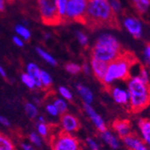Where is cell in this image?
<instances>
[{
  "mask_svg": "<svg viewBox=\"0 0 150 150\" xmlns=\"http://www.w3.org/2000/svg\"><path fill=\"white\" fill-rule=\"evenodd\" d=\"M84 23L93 29L117 26L116 15L112 10L109 0H88Z\"/></svg>",
  "mask_w": 150,
  "mask_h": 150,
  "instance_id": "1",
  "label": "cell"
},
{
  "mask_svg": "<svg viewBox=\"0 0 150 150\" xmlns=\"http://www.w3.org/2000/svg\"><path fill=\"white\" fill-rule=\"evenodd\" d=\"M123 53L119 40L111 33H102L92 48V58L110 63Z\"/></svg>",
  "mask_w": 150,
  "mask_h": 150,
  "instance_id": "2",
  "label": "cell"
},
{
  "mask_svg": "<svg viewBox=\"0 0 150 150\" xmlns=\"http://www.w3.org/2000/svg\"><path fill=\"white\" fill-rule=\"evenodd\" d=\"M127 90L129 93V107L133 112H139L150 103V86L139 76H130Z\"/></svg>",
  "mask_w": 150,
  "mask_h": 150,
  "instance_id": "3",
  "label": "cell"
},
{
  "mask_svg": "<svg viewBox=\"0 0 150 150\" xmlns=\"http://www.w3.org/2000/svg\"><path fill=\"white\" fill-rule=\"evenodd\" d=\"M136 63V59L129 52H123L115 60L108 63V67L103 79L104 86H111L115 81L126 80L130 77L131 67Z\"/></svg>",
  "mask_w": 150,
  "mask_h": 150,
  "instance_id": "4",
  "label": "cell"
},
{
  "mask_svg": "<svg viewBox=\"0 0 150 150\" xmlns=\"http://www.w3.org/2000/svg\"><path fill=\"white\" fill-rule=\"evenodd\" d=\"M40 16L47 25H57L62 22L55 0H38Z\"/></svg>",
  "mask_w": 150,
  "mask_h": 150,
  "instance_id": "5",
  "label": "cell"
},
{
  "mask_svg": "<svg viewBox=\"0 0 150 150\" xmlns=\"http://www.w3.org/2000/svg\"><path fill=\"white\" fill-rule=\"evenodd\" d=\"M88 0H69L67 1L65 21L85 23Z\"/></svg>",
  "mask_w": 150,
  "mask_h": 150,
  "instance_id": "6",
  "label": "cell"
},
{
  "mask_svg": "<svg viewBox=\"0 0 150 150\" xmlns=\"http://www.w3.org/2000/svg\"><path fill=\"white\" fill-rule=\"evenodd\" d=\"M52 150H80L78 139L73 134L59 132L50 139Z\"/></svg>",
  "mask_w": 150,
  "mask_h": 150,
  "instance_id": "7",
  "label": "cell"
},
{
  "mask_svg": "<svg viewBox=\"0 0 150 150\" xmlns=\"http://www.w3.org/2000/svg\"><path fill=\"white\" fill-rule=\"evenodd\" d=\"M59 126L61 129V131L73 134L74 132L77 131L80 128V122L79 120L73 114L66 112L64 114H61Z\"/></svg>",
  "mask_w": 150,
  "mask_h": 150,
  "instance_id": "8",
  "label": "cell"
},
{
  "mask_svg": "<svg viewBox=\"0 0 150 150\" xmlns=\"http://www.w3.org/2000/svg\"><path fill=\"white\" fill-rule=\"evenodd\" d=\"M124 28L134 38L139 39L143 33V24L141 21L135 16H126L122 21Z\"/></svg>",
  "mask_w": 150,
  "mask_h": 150,
  "instance_id": "9",
  "label": "cell"
},
{
  "mask_svg": "<svg viewBox=\"0 0 150 150\" xmlns=\"http://www.w3.org/2000/svg\"><path fill=\"white\" fill-rule=\"evenodd\" d=\"M84 111L86 113V115L89 117L91 121L93 123L95 128H96L100 132H103L107 129V125H106V122L104 121L103 118L94 110L92 104L84 103Z\"/></svg>",
  "mask_w": 150,
  "mask_h": 150,
  "instance_id": "10",
  "label": "cell"
},
{
  "mask_svg": "<svg viewBox=\"0 0 150 150\" xmlns=\"http://www.w3.org/2000/svg\"><path fill=\"white\" fill-rule=\"evenodd\" d=\"M111 95L113 101L120 105H129V93L127 89L119 86H112L111 88Z\"/></svg>",
  "mask_w": 150,
  "mask_h": 150,
  "instance_id": "11",
  "label": "cell"
},
{
  "mask_svg": "<svg viewBox=\"0 0 150 150\" xmlns=\"http://www.w3.org/2000/svg\"><path fill=\"white\" fill-rule=\"evenodd\" d=\"M112 129L120 138H125L131 134V124L128 120H116L112 122Z\"/></svg>",
  "mask_w": 150,
  "mask_h": 150,
  "instance_id": "12",
  "label": "cell"
},
{
  "mask_svg": "<svg viewBox=\"0 0 150 150\" xmlns=\"http://www.w3.org/2000/svg\"><path fill=\"white\" fill-rule=\"evenodd\" d=\"M90 66H91V69H92V72L93 73L94 76L98 80L102 81L105 76L107 67H108V63L99 60V59H96L94 58H91Z\"/></svg>",
  "mask_w": 150,
  "mask_h": 150,
  "instance_id": "13",
  "label": "cell"
},
{
  "mask_svg": "<svg viewBox=\"0 0 150 150\" xmlns=\"http://www.w3.org/2000/svg\"><path fill=\"white\" fill-rule=\"evenodd\" d=\"M76 90L81 99L83 100L84 103L86 104H92L94 99L93 93L91 91L90 88L86 86L83 84H76Z\"/></svg>",
  "mask_w": 150,
  "mask_h": 150,
  "instance_id": "14",
  "label": "cell"
},
{
  "mask_svg": "<svg viewBox=\"0 0 150 150\" xmlns=\"http://www.w3.org/2000/svg\"><path fill=\"white\" fill-rule=\"evenodd\" d=\"M138 126L144 142L150 144V120L139 119L138 121Z\"/></svg>",
  "mask_w": 150,
  "mask_h": 150,
  "instance_id": "15",
  "label": "cell"
},
{
  "mask_svg": "<svg viewBox=\"0 0 150 150\" xmlns=\"http://www.w3.org/2000/svg\"><path fill=\"white\" fill-rule=\"evenodd\" d=\"M101 138L103 140L105 144H107L109 146H111L112 149H118L120 147V141L116 136L110 130H104L101 132Z\"/></svg>",
  "mask_w": 150,
  "mask_h": 150,
  "instance_id": "16",
  "label": "cell"
},
{
  "mask_svg": "<svg viewBox=\"0 0 150 150\" xmlns=\"http://www.w3.org/2000/svg\"><path fill=\"white\" fill-rule=\"evenodd\" d=\"M40 72H42V69H40L36 63L30 62L27 64L26 73L29 74L32 77H33V79L36 82L37 88H42V86H40Z\"/></svg>",
  "mask_w": 150,
  "mask_h": 150,
  "instance_id": "17",
  "label": "cell"
},
{
  "mask_svg": "<svg viewBox=\"0 0 150 150\" xmlns=\"http://www.w3.org/2000/svg\"><path fill=\"white\" fill-rule=\"evenodd\" d=\"M122 139H123L124 145L130 150H137L140 146V145L144 143L142 139H140L137 136L132 135V134L128 135L127 137L123 138Z\"/></svg>",
  "mask_w": 150,
  "mask_h": 150,
  "instance_id": "18",
  "label": "cell"
},
{
  "mask_svg": "<svg viewBox=\"0 0 150 150\" xmlns=\"http://www.w3.org/2000/svg\"><path fill=\"white\" fill-rule=\"evenodd\" d=\"M138 13L144 15L150 8V0H129Z\"/></svg>",
  "mask_w": 150,
  "mask_h": 150,
  "instance_id": "19",
  "label": "cell"
},
{
  "mask_svg": "<svg viewBox=\"0 0 150 150\" xmlns=\"http://www.w3.org/2000/svg\"><path fill=\"white\" fill-rule=\"evenodd\" d=\"M36 52L38 55L42 58L44 61H46L48 64L51 65V66H57L58 64V61L57 59L54 58L51 54H50L49 52H47L44 49L42 48H40V47H37L36 48Z\"/></svg>",
  "mask_w": 150,
  "mask_h": 150,
  "instance_id": "20",
  "label": "cell"
},
{
  "mask_svg": "<svg viewBox=\"0 0 150 150\" xmlns=\"http://www.w3.org/2000/svg\"><path fill=\"white\" fill-rule=\"evenodd\" d=\"M0 150H16L13 140L3 133H0Z\"/></svg>",
  "mask_w": 150,
  "mask_h": 150,
  "instance_id": "21",
  "label": "cell"
},
{
  "mask_svg": "<svg viewBox=\"0 0 150 150\" xmlns=\"http://www.w3.org/2000/svg\"><path fill=\"white\" fill-rule=\"evenodd\" d=\"M16 34L21 37L23 40H29L31 39V36H32V33H31V31L28 29V27H27L25 24H17L16 26Z\"/></svg>",
  "mask_w": 150,
  "mask_h": 150,
  "instance_id": "22",
  "label": "cell"
},
{
  "mask_svg": "<svg viewBox=\"0 0 150 150\" xmlns=\"http://www.w3.org/2000/svg\"><path fill=\"white\" fill-rule=\"evenodd\" d=\"M24 111L29 118L31 119H36L39 115V110L38 105H36L33 102H27L24 105Z\"/></svg>",
  "mask_w": 150,
  "mask_h": 150,
  "instance_id": "23",
  "label": "cell"
},
{
  "mask_svg": "<svg viewBox=\"0 0 150 150\" xmlns=\"http://www.w3.org/2000/svg\"><path fill=\"white\" fill-rule=\"evenodd\" d=\"M52 83H53V80H52V76H50V74L48 73L46 70L42 69V72H40V86H42V88L48 89L51 87Z\"/></svg>",
  "mask_w": 150,
  "mask_h": 150,
  "instance_id": "24",
  "label": "cell"
},
{
  "mask_svg": "<svg viewBox=\"0 0 150 150\" xmlns=\"http://www.w3.org/2000/svg\"><path fill=\"white\" fill-rule=\"evenodd\" d=\"M53 104L55 105L58 109L59 114H64L67 112V109H69V104H67V101L61 97H56L53 100Z\"/></svg>",
  "mask_w": 150,
  "mask_h": 150,
  "instance_id": "25",
  "label": "cell"
},
{
  "mask_svg": "<svg viewBox=\"0 0 150 150\" xmlns=\"http://www.w3.org/2000/svg\"><path fill=\"white\" fill-rule=\"evenodd\" d=\"M50 127L49 125L46 123V122H43V123H42V122H37L36 124V132L43 139H46L49 137L50 135Z\"/></svg>",
  "mask_w": 150,
  "mask_h": 150,
  "instance_id": "26",
  "label": "cell"
},
{
  "mask_svg": "<svg viewBox=\"0 0 150 150\" xmlns=\"http://www.w3.org/2000/svg\"><path fill=\"white\" fill-rule=\"evenodd\" d=\"M21 80L23 82V84L29 89H35L37 88L36 86V82L33 79V77H32L29 74H27L26 72L21 75Z\"/></svg>",
  "mask_w": 150,
  "mask_h": 150,
  "instance_id": "27",
  "label": "cell"
},
{
  "mask_svg": "<svg viewBox=\"0 0 150 150\" xmlns=\"http://www.w3.org/2000/svg\"><path fill=\"white\" fill-rule=\"evenodd\" d=\"M59 15L63 21H65V16H66V10H67V1L69 0H55Z\"/></svg>",
  "mask_w": 150,
  "mask_h": 150,
  "instance_id": "28",
  "label": "cell"
},
{
  "mask_svg": "<svg viewBox=\"0 0 150 150\" xmlns=\"http://www.w3.org/2000/svg\"><path fill=\"white\" fill-rule=\"evenodd\" d=\"M65 69L67 70V72H69L71 75H77L82 71V67L77 63L69 62V63H67L66 65Z\"/></svg>",
  "mask_w": 150,
  "mask_h": 150,
  "instance_id": "29",
  "label": "cell"
},
{
  "mask_svg": "<svg viewBox=\"0 0 150 150\" xmlns=\"http://www.w3.org/2000/svg\"><path fill=\"white\" fill-rule=\"evenodd\" d=\"M59 94L60 95V97L65 99L66 101H71L73 99V93L66 86H59L58 89Z\"/></svg>",
  "mask_w": 150,
  "mask_h": 150,
  "instance_id": "30",
  "label": "cell"
},
{
  "mask_svg": "<svg viewBox=\"0 0 150 150\" xmlns=\"http://www.w3.org/2000/svg\"><path fill=\"white\" fill-rule=\"evenodd\" d=\"M29 140H30V142L33 146H35L37 147L42 146V138L40 137V136L37 132L30 133V135H29Z\"/></svg>",
  "mask_w": 150,
  "mask_h": 150,
  "instance_id": "31",
  "label": "cell"
},
{
  "mask_svg": "<svg viewBox=\"0 0 150 150\" xmlns=\"http://www.w3.org/2000/svg\"><path fill=\"white\" fill-rule=\"evenodd\" d=\"M76 38L77 40V42L82 45V46H86L89 42L88 36L81 31H76Z\"/></svg>",
  "mask_w": 150,
  "mask_h": 150,
  "instance_id": "32",
  "label": "cell"
},
{
  "mask_svg": "<svg viewBox=\"0 0 150 150\" xmlns=\"http://www.w3.org/2000/svg\"><path fill=\"white\" fill-rule=\"evenodd\" d=\"M45 110L47 112V113L51 116V117H54V118H56L58 116H59V112L58 111V109L57 107L53 104V103H47L46 106H45Z\"/></svg>",
  "mask_w": 150,
  "mask_h": 150,
  "instance_id": "33",
  "label": "cell"
},
{
  "mask_svg": "<svg viewBox=\"0 0 150 150\" xmlns=\"http://www.w3.org/2000/svg\"><path fill=\"white\" fill-rule=\"evenodd\" d=\"M109 2H110L112 10L115 15H119V13H121L122 6H121V3L120 0H109Z\"/></svg>",
  "mask_w": 150,
  "mask_h": 150,
  "instance_id": "34",
  "label": "cell"
},
{
  "mask_svg": "<svg viewBox=\"0 0 150 150\" xmlns=\"http://www.w3.org/2000/svg\"><path fill=\"white\" fill-rule=\"evenodd\" d=\"M137 76H139L144 82H146V83H148V82H149V74H148V72H147L146 67H140L139 74Z\"/></svg>",
  "mask_w": 150,
  "mask_h": 150,
  "instance_id": "35",
  "label": "cell"
},
{
  "mask_svg": "<svg viewBox=\"0 0 150 150\" xmlns=\"http://www.w3.org/2000/svg\"><path fill=\"white\" fill-rule=\"evenodd\" d=\"M86 145H87V146L89 147L90 150H99L100 149L98 143L92 138H88L86 139Z\"/></svg>",
  "mask_w": 150,
  "mask_h": 150,
  "instance_id": "36",
  "label": "cell"
},
{
  "mask_svg": "<svg viewBox=\"0 0 150 150\" xmlns=\"http://www.w3.org/2000/svg\"><path fill=\"white\" fill-rule=\"evenodd\" d=\"M144 60L146 64H150V43H148L144 49Z\"/></svg>",
  "mask_w": 150,
  "mask_h": 150,
  "instance_id": "37",
  "label": "cell"
},
{
  "mask_svg": "<svg viewBox=\"0 0 150 150\" xmlns=\"http://www.w3.org/2000/svg\"><path fill=\"white\" fill-rule=\"evenodd\" d=\"M12 40H13V44H15L16 46H17L19 48H22V47L24 46V40L21 37H19L18 35L17 36H13Z\"/></svg>",
  "mask_w": 150,
  "mask_h": 150,
  "instance_id": "38",
  "label": "cell"
},
{
  "mask_svg": "<svg viewBox=\"0 0 150 150\" xmlns=\"http://www.w3.org/2000/svg\"><path fill=\"white\" fill-rule=\"evenodd\" d=\"M82 67V71H83L86 75H90L91 72H92V69H91V66L90 64L88 63H84L83 66H81Z\"/></svg>",
  "mask_w": 150,
  "mask_h": 150,
  "instance_id": "39",
  "label": "cell"
},
{
  "mask_svg": "<svg viewBox=\"0 0 150 150\" xmlns=\"http://www.w3.org/2000/svg\"><path fill=\"white\" fill-rule=\"evenodd\" d=\"M21 147L23 150H34L33 145L32 143H28V142H23L21 144Z\"/></svg>",
  "mask_w": 150,
  "mask_h": 150,
  "instance_id": "40",
  "label": "cell"
},
{
  "mask_svg": "<svg viewBox=\"0 0 150 150\" xmlns=\"http://www.w3.org/2000/svg\"><path fill=\"white\" fill-rule=\"evenodd\" d=\"M0 124L5 126V127H9L10 126V121L7 118H6L3 115H0Z\"/></svg>",
  "mask_w": 150,
  "mask_h": 150,
  "instance_id": "41",
  "label": "cell"
},
{
  "mask_svg": "<svg viewBox=\"0 0 150 150\" xmlns=\"http://www.w3.org/2000/svg\"><path fill=\"white\" fill-rule=\"evenodd\" d=\"M0 76H1L2 77H4V78L6 77V70L4 69V67L1 65H0Z\"/></svg>",
  "mask_w": 150,
  "mask_h": 150,
  "instance_id": "42",
  "label": "cell"
},
{
  "mask_svg": "<svg viewBox=\"0 0 150 150\" xmlns=\"http://www.w3.org/2000/svg\"><path fill=\"white\" fill-rule=\"evenodd\" d=\"M6 7L5 0H0V11H4Z\"/></svg>",
  "mask_w": 150,
  "mask_h": 150,
  "instance_id": "43",
  "label": "cell"
},
{
  "mask_svg": "<svg viewBox=\"0 0 150 150\" xmlns=\"http://www.w3.org/2000/svg\"><path fill=\"white\" fill-rule=\"evenodd\" d=\"M37 122H42V123H43V122H46V120L43 116H38L37 117Z\"/></svg>",
  "mask_w": 150,
  "mask_h": 150,
  "instance_id": "44",
  "label": "cell"
},
{
  "mask_svg": "<svg viewBox=\"0 0 150 150\" xmlns=\"http://www.w3.org/2000/svg\"><path fill=\"white\" fill-rule=\"evenodd\" d=\"M149 145H150V144H149Z\"/></svg>",
  "mask_w": 150,
  "mask_h": 150,
  "instance_id": "45",
  "label": "cell"
}]
</instances>
